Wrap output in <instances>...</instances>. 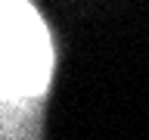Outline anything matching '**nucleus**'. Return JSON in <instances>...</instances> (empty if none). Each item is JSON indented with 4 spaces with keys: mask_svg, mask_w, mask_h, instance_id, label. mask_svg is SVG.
Segmentation results:
<instances>
[{
    "mask_svg": "<svg viewBox=\"0 0 149 140\" xmlns=\"http://www.w3.org/2000/svg\"><path fill=\"white\" fill-rule=\"evenodd\" d=\"M0 53H3V100H37L50 84L53 47L40 16L28 0H3L0 9Z\"/></svg>",
    "mask_w": 149,
    "mask_h": 140,
    "instance_id": "1",
    "label": "nucleus"
}]
</instances>
